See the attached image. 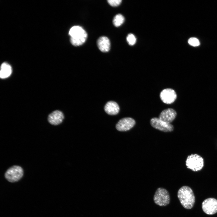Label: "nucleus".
Returning <instances> with one entry per match:
<instances>
[{
  "label": "nucleus",
  "instance_id": "nucleus-12",
  "mask_svg": "<svg viewBox=\"0 0 217 217\" xmlns=\"http://www.w3.org/2000/svg\"><path fill=\"white\" fill-rule=\"evenodd\" d=\"M104 109L105 112L110 115L117 114L120 110V108L118 103L115 102L109 101L105 105Z\"/></svg>",
  "mask_w": 217,
  "mask_h": 217
},
{
  "label": "nucleus",
  "instance_id": "nucleus-8",
  "mask_svg": "<svg viewBox=\"0 0 217 217\" xmlns=\"http://www.w3.org/2000/svg\"><path fill=\"white\" fill-rule=\"evenodd\" d=\"M159 96L162 102L166 104L173 103L176 100L177 97L175 91L170 88L163 89L160 92Z\"/></svg>",
  "mask_w": 217,
  "mask_h": 217
},
{
  "label": "nucleus",
  "instance_id": "nucleus-15",
  "mask_svg": "<svg viewBox=\"0 0 217 217\" xmlns=\"http://www.w3.org/2000/svg\"><path fill=\"white\" fill-rule=\"evenodd\" d=\"M124 21V17L121 14L116 15L114 17L113 22L114 25L116 27L121 26Z\"/></svg>",
  "mask_w": 217,
  "mask_h": 217
},
{
  "label": "nucleus",
  "instance_id": "nucleus-5",
  "mask_svg": "<svg viewBox=\"0 0 217 217\" xmlns=\"http://www.w3.org/2000/svg\"><path fill=\"white\" fill-rule=\"evenodd\" d=\"M153 200L156 204L159 206H167L170 201V196L168 191L163 188H158L155 193Z\"/></svg>",
  "mask_w": 217,
  "mask_h": 217
},
{
  "label": "nucleus",
  "instance_id": "nucleus-18",
  "mask_svg": "<svg viewBox=\"0 0 217 217\" xmlns=\"http://www.w3.org/2000/svg\"><path fill=\"white\" fill-rule=\"evenodd\" d=\"M107 2L111 6L116 7L118 6L121 2V0H109Z\"/></svg>",
  "mask_w": 217,
  "mask_h": 217
},
{
  "label": "nucleus",
  "instance_id": "nucleus-11",
  "mask_svg": "<svg viewBox=\"0 0 217 217\" xmlns=\"http://www.w3.org/2000/svg\"><path fill=\"white\" fill-rule=\"evenodd\" d=\"M64 118V115L62 112L57 110L53 112L49 115L48 120L51 124L56 125L61 123Z\"/></svg>",
  "mask_w": 217,
  "mask_h": 217
},
{
  "label": "nucleus",
  "instance_id": "nucleus-13",
  "mask_svg": "<svg viewBox=\"0 0 217 217\" xmlns=\"http://www.w3.org/2000/svg\"><path fill=\"white\" fill-rule=\"evenodd\" d=\"M97 45L102 52H108L110 49V42L108 38L105 36L100 37L97 40Z\"/></svg>",
  "mask_w": 217,
  "mask_h": 217
},
{
  "label": "nucleus",
  "instance_id": "nucleus-10",
  "mask_svg": "<svg viewBox=\"0 0 217 217\" xmlns=\"http://www.w3.org/2000/svg\"><path fill=\"white\" fill-rule=\"evenodd\" d=\"M177 115V112L174 109L169 108L162 111L159 118L166 122L170 123L175 119Z\"/></svg>",
  "mask_w": 217,
  "mask_h": 217
},
{
  "label": "nucleus",
  "instance_id": "nucleus-1",
  "mask_svg": "<svg viewBox=\"0 0 217 217\" xmlns=\"http://www.w3.org/2000/svg\"><path fill=\"white\" fill-rule=\"evenodd\" d=\"M178 198L184 207L187 209L192 208L194 205L195 197L192 189L187 186H183L178 192Z\"/></svg>",
  "mask_w": 217,
  "mask_h": 217
},
{
  "label": "nucleus",
  "instance_id": "nucleus-6",
  "mask_svg": "<svg viewBox=\"0 0 217 217\" xmlns=\"http://www.w3.org/2000/svg\"><path fill=\"white\" fill-rule=\"evenodd\" d=\"M150 124L154 128L164 132H171L174 129L173 126L171 124L166 122L158 118H151Z\"/></svg>",
  "mask_w": 217,
  "mask_h": 217
},
{
  "label": "nucleus",
  "instance_id": "nucleus-2",
  "mask_svg": "<svg viewBox=\"0 0 217 217\" xmlns=\"http://www.w3.org/2000/svg\"><path fill=\"white\" fill-rule=\"evenodd\" d=\"M69 34L70 36V42L74 46H79L86 41L87 34L86 31L79 26L72 27L70 30Z\"/></svg>",
  "mask_w": 217,
  "mask_h": 217
},
{
  "label": "nucleus",
  "instance_id": "nucleus-16",
  "mask_svg": "<svg viewBox=\"0 0 217 217\" xmlns=\"http://www.w3.org/2000/svg\"><path fill=\"white\" fill-rule=\"evenodd\" d=\"M128 44L130 46H133L135 44L136 42V38L133 34H128L126 38Z\"/></svg>",
  "mask_w": 217,
  "mask_h": 217
},
{
  "label": "nucleus",
  "instance_id": "nucleus-17",
  "mask_svg": "<svg viewBox=\"0 0 217 217\" xmlns=\"http://www.w3.org/2000/svg\"><path fill=\"white\" fill-rule=\"evenodd\" d=\"M188 42L190 45L193 46H198L200 44L198 39L194 37L190 38L188 40Z\"/></svg>",
  "mask_w": 217,
  "mask_h": 217
},
{
  "label": "nucleus",
  "instance_id": "nucleus-7",
  "mask_svg": "<svg viewBox=\"0 0 217 217\" xmlns=\"http://www.w3.org/2000/svg\"><path fill=\"white\" fill-rule=\"evenodd\" d=\"M204 212L208 215H213L217 212V200L213 198L205 200L202 203Z\"/></svg>",
  "mask_w": 217,
  "mask_h": 217
},
{
  "label": "nucleus",
  "instance_id": "nucleus-4",
  "mask_svg": "<svg viewBox=\"0 0 217 217\" xmlns=\"http://www.w3.org/2000/svg\"><path fill=\"white\" fill-rule=\"evenodd\" d=\"M186 162L187 168L194 171L201 170L204 166L203 159L197 154L188 156Z\"/></svg>",
  "mask_w": 217,
  "mask_h": 217
},
{
  "label": "nucleus",
  "instance_id": "nucleus-9",
  "mask_svg": "<svg viewBox=\"0 0 217 217\" xmlns=\"http://www.w3.org/2000/svg\"><path fill=\"white\" fill-rule=\"evenodd\" d=\"M135 124V121L133 118L126 117L119 120L116 124V127L119 131H126L133 128Z\"/></svg>",
  "mask_w": 217,
  "mask_h": 217
},
{
  "label": "nucleus",
  "instance_id": "nucleus-3",
  "mask_svg": "<svg viewBox=\"0 0 217 217\" xmlns=\"http://www.w3.org/2000/svg\"><path fill=\"white\" fill-rule=\"evenodd\" d=\"M24 170L19 165H14L8 168L5 172V177L10 182H15L19 181L22 177Z\"/></svg>",
  "mask_w": 217,
  "mask_h": 217
},
{
  "label": "nucleus",
  "instance_id": "nucleus-14",
  "mask_svg": "<svg viewBox=\"0 0 217 217\" xmlns=\"http://www.w3.org/2000/svg\"><path fill=\"white\" fill-rule=\"evenodd\" d=\"M12 71V68L10 65L7 63H3L1 66L0 78L4 79L8 77L11 75Z\"/></svg>",
  "mask_w": 217,
  "mask_h": 217
}]
</instances>
